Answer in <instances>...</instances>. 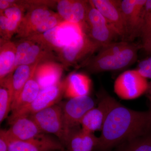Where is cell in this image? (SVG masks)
Listing matches in <instances>:
<instances>
[{"label": "cell", "mask_w": 151, "mask_h": 151, "mask_svg": "<svg viewBox=\"0 0 151 151\" xmlns=\"http://www.w3.org/2000/svg\"><path fill=\"white\" fill-rule=\"evenodd\" d=\"M151 130L150 111L131 110L116 101L107 116L95 149L108 150L124 141L148 134Z\"/></svg>", "instance_id": "1"}, {"label": "cell", "mask_w": 151, "mask_h": 151, "mask_svg": "<svg viewBox=\"0 0 151 151\" xmlns=\"http://www.w3.org/2000/svg\"><path fill=\"white\" fill-rule=\"evenodd\" d=\"M142 47V45L131 42H113L100 49L95 56L89 59L86 68L92 73L124 69L136 62L138 50Z\"/></svg>", "instance_id": "2"}, {"label": "cell", "mask_w": 151, "mask_h": 151, "mask_svg": "<svg viewBox=\"0 0 151 151\" xmlns=\"http://www.w3.org/2000/svg\"><path fill=\"white\" fill-rule=\"evenodd\" d=\"M61 107L64 134L63 146L71 133L79 129L83 117L95 107V104L92 97L87 95L69 99Z\"/></svg>", "instance_id": "3"}, {"label": "cell", "mask_w": 151, "mask_h": 151, "mask_svg": "<svg viewBox=\"0 0 151 151\" xmlns=\"http://www.w3.org/2000/svg\"><path fill=\"white\" fill-rule=\"evenodd\" d=\"M85 31L97 49L113 42L118 36L106 19L89 1Z\"/></svg>", "instance_id": "4"}, {"label": "cell", "mask_w": 151, "mask_h": 151, "mask_svg": "<svg viewBox=\"0 0 151 151\" xmlns=\"http://www.w3.org/2000/svg\"><path fill=\"white\" fill-rule=\"evenodd\" d=\"M148 87L147 78L136 69L126 70L120 74L114 83V90L121 99L131 100L147 92Z\"/></svg>", "instance_id": "5"}, {"label": "cell", "mask_w": 151, "mask_h": 151, "mask_svg": "<svg viewBox=\"0 0 151 151\" xmlns=\"http://www.w3.org/2000/svg\"><path fill=\"white\" fill-rule=\"evenodd\" d=\"M65 82L41 89L37 97L30 105L9 116V123L22 116H29L52 105H56L64 95Z\"/></svg>", "instance_id": "6"}, {"label": "cell", "mask_w": 151, "mask_h": 151, "mask_svg": "<svg viewBox=\"0 0 151 151\" xmlns=\"http://www.w3.org/2000/svg\"><path fill=\"white\" fill-rule=\"evenodd\" d=\"M29 116L44 133L54 135L63 145L64 134L60 105H52Z\"/></svg>", "instance_id": "7"}, {"label": "cell", "mask_w": 151, "mask_h": 151, "mask_svg": "<svg viewBox=\"0 0 151 151\" xmlns=\"http://www.w3.org/2000/svg\"><path fill=\"white\" fill-rule=\"evenodd\" d=\"M147 0H122L121 6L127 32V41L140 37L142 18Z\"/></svg>", "instance_id": "8"}, {"label": "cell", "mask_w": 151, "mask_h": 151, "mask_svg": "<svg viewBox=\"0 0 151 151\" xmlns=\"http://www.w3.org/2000/svg\"><path fill=\"white\" fill-rule=\"evenodd\" d=\"M97 48L84 32L64 47L58 53L60 61L66 66L79 62Z\"/></svg>", "instance_id": "9"}, {"label": "cell", "mask_w": 151, "mask_h": 151, "mask_svg": "<svg viewBox=\"0 0 151 151\" xmlns=\"http://www.w3.org/2000/svg\"><path fill=\"white\" fill-rule=\"evenodd\" d=\"M89 1L105 17L118 36L122 40L126 41L127 32L121 9V0H92Z\"/></svg>", "instance_id": "10"}, {"label": "cell", "mask_w": 151, "mask_h": 151, "mask_svg": "<svg viewBox=\"0 0 151 151\" xmlns=\"http://www.w3.org/2000/svg\"><path fill=\"white\" fill-rule=\"evenodd\" d=\"M116 101L109 95L103 96L98 105L88 111L83 117L80 124L81 129L91 133L101 131L108 113Z\"/></svg>", "instance_id": "11"}, {"label": "cell", "mask_w": 151, "mask_h": 151, "mask_svg": "<svg viewBox=\"0 0 151 151\" xmlns=\"http://www.w3.org/2000/svg\"><path fill=\"white\" fill-rule=\"evenodd\" d=\"M64 147L58 138L43 133L28 140L11 142L9 151H63Z\"/></svg>", "instance_id": "12"}, {"label": "cell", "mask_w": 151, "mask_h": 151, "mask_svg": "<svg viewBox=\"0 0 151 151\" xmlns=\"http://www.w3.org/2000/svg\"><path fill=\"white\" fill-rule=\"evenodd\" d=\"M56 3L58 14L63 20L85 27L89 1L61 0Z\"/></svg>", "instance_id": "13"}, {"label": "cell", "mask_w": 151, "mask_h": 151, "mask_svg": "<svg viewBox=\"0 0 151 151\" xmlns=\"http://www.w3.org/2000/svg\"><path fill=\"white\" fill-rule=\"evenodd\" d=\"M9 124L10 127L6 132L10 142L28 140L44 133L30 116L19 117Z\"/></svg>", "instance_id": "14"}, {"label": "cell", "mask_w": 151, "mask_h": 151, "mask_svg": "<svg viewBox=\"0 0 151 151\" xmlns=\"http://www.w3.org/2000/svg\"><path fill=\"white\" fill-rule=\"evenodd\" d=\"M47 5L46 3L42 2L29 7L17 31V37L22 39L27 38L36 27L55 13L48 9Z\"/></svg>", "instance_id": "15"}, {"label": "cell", "mask_w": 151, "mask_h": 151, "mask_svg": "<svg viewBox=\"0 0 151 151\" xmlns=\"http://www.w3.org/2000/svg\"><path fill=\"white\" fill-rule=\"evenodd\" d=\"M62 66L52 61L39 64L36 68L34 77L40 89L59 83L62 75Z\"/></svg>", "instance_id": "16"}, {"label": "cell", "mask_w": 151, "mask_h": 151, "mask_svg": "<svg viewBox=\"0 0 151 151\" xmlns=\"http://www.w3.org/2000/svg\"><path fill=\"white\" fill-rule=\"evenodd\" d=\"M64 82V96L66 98L70 99L89 95L92 81L86 74L73 72Z\"/></svg>", "instance_id": "17"}, {"label": "cell", "mask_w": 151, "mask_h": 151, "mask_svg": "<svg viewBox=\"0 0 151 151\" xmlns=\"http://www.w3.org/2000/svg\"><path fill=\"white\" fill-rule=\"evenodd\" d=\"M98 137L94 133L85 132L81 129L72 132L63 145L67 151H92L97 147Z\"/></svg>", "instance_id": "18"}, {"label": "cell", "mask_w": 151, "mask_h": 151, "mask_svg": "<svg viewBox=\"0 0 151 151\" xmlns=\"http://www.w3.org/2000/svg\"><path fill=\"white\" fill-rule=\"evenodd\" d=\"M38 63L19 65L5 78L8 82L13 97V102L17 98L27 81L34 73Z\"/></svg>", "instance_id": "19"}, {"label": "cell", "mask_w": 151, "mask_h": 151, "mask_svg": "<svg viewBox=\"0 0 151 151\" xmlns=\"http://www.w3.org/2000/svg\"><path fill=\"white\" fill-rule=\"evenodd\" d=\"M0 81L12 73L15 61L16 45L10 40L1 39Z\"/></svg>", "instance_id": "20"}, {"label": "cell", "mask_w": 151, "mask_h": 151, "mask_svg": "<svg viewBox=\"0 0 151 151\" xmlns=\"http://www.w3.org/2000/svg\"><path fill=\"white\" fill-rule=\"evenodd\" d=\"M34 73L24 85L18 97L13 102L12 113H16L30 105L37 97L41 89L35 78Z\"/></svg>", "instance_id": "21"}, {"label": "cell", "mask_w": 151, "mask_h": 151, "mask_svg": "<svg viewBox=\"0 0 151 151\" xmlns=\"http://www.w3.org/2000/svg\"><path fill=\"white\" fill-rule=\"evenodd\" d=\"M32 40V43L28 49L22 65H34L52 61L54 57L52 50L42 44Z\"/></svg>", "instance_id": "22"}, {"label": "cell", "mask_w": 151, "mask_h": 151, "mask_svg": "<svg viewBox=\"0 0 151 151\" xmlns=\"http://www.w3.org/2000/svg\"><path fill=\"white\" fill-rule=\"evenodd\" d=\"M12 6L6 9L3 14L8 19V34L9 39L10 40L12 36L17 33V31L24 16L26 8L21 2L9 1Z\"/></svg>", "instance_id": "23"}, {"label": "cell", "mask_w": 151, "mask_h": 151, "mask_svg": "<svg viewBox=\"0 0 151 151\" xmlns=\"http://www.w3.org/2000/svg\"><path fill=\"white\" fill-rule=\"evenodd\" d=\"M0 122L2 123L8 118L10 111L12 110L13 97L11 88L5 78L0 81Z\"/></svg>", "instance_id": "24"}, {"label": "cell", "mask_w": 151, "mask_h": 151, "mask_svg": "<svg viewBox=\"0 0 151 151\" xmlns=\"http://www.w3.org/2000/svg\"><path fill=\"white\" fill-rule=\"evenodd\" d=\"M63 21H65L59 16L58 14L55 13L44 20L43 21L36 27L30 33L27 37L46 32L57 26Z\"/></svg>", "instance_id": "25"}, {"label": "cell", "mask_w": 151, "mask_h": 151, "mask_svg": "<svg viewBox=\"0 0 151 151\" xmlns=\"http://www.w3.org/2000/svg\"><path fill=\"white\" fill-rule=\"evenodd\" d=\"M122 151H151V134H147L129 141Z\"/></svg>", "instance_id": "26"}, {"label": "cell", "mask_w": 151, "mask_h": 151, "mask_svg": "<svg viewBox=\"0 0 151 151\" xmlns=\"http://www.w3.org/2000/svg\"><path fill=\"white\" fill-rule=\"evenodd\" d=\"M33 41L29 38L22 39L16 45V55L14 65V71L19 65H21L25 55Z\"/></svg>", "instance_id": "27"}, {"label": "cell", "mask_w": 151, "mask_h": 151, "mask_svg": "<svg viewBox=\"0 0 151 151\" xmlns=\"http://www.w3.org/2000/svg\"><path fill=\"white\" fill-rule=\"evenodd\" d=\"M151 32V0H147L143 10L141 27V37Z\"/></svg>", "instance_id": "28"}, {"label": "cell", "mask_w": 151, "mask_h": 151, "mask_svg": "<svg viewBox=\"0 0 151 151\" xmlns=\"http://www.w3.org/2000/svg\"><path fill=\"white\" fill-rule=\"evenodd\" d=\"M137 69L146 78H151V57L141 61Z\"/></svg>", "instance_id": "29"}, {"label": "cell", "mask_w": 151, "mask_h": 151, "mask_svg": "<svg viewBox=\"0 0 151 151\" xmlns=\"http://www.w3.org/2000/svg\"><path fill=\"white\" fill-rule=\"evenodd\" d=\"M8 19L4 14L0 15V34L1 39L4 40H9L8 34Z\"/></svg>", "instance_id": "30"}, {"label": "cell", "mask_w": 151, "mask_h": 151, "mask_svg": "<svg viewBox=\"0 0 151 151\" xmlns=\"http://www.w3.org/2000/svg\"><path fill=\"white\" fill-rule=\"evenodd\" d=\"M10 142L6 134V130L0 131V151H9Z\"/></svg>", "instance_id": "31"}, {"label": "cell", "mask_w": 151, "mask_h": 151, "mask_svg": "<svg viewBox=\"0 0 151 151\" xmlns=\"http://www.w3.org/2000/svg\"><path fill=\"white\" fill-rule=\"evenodd\" d=\"M142 48L149 54H151V32L142 38Z\"/></svg>", "instance_id": "32"}, {"label": "cell", "mask_w": 151, "mask_h": 151, "mask_svg": "<svg viewBox=\"0 0 151 151\" xmlns=\"http://www.w3.org/2000/svg\"><path fill=\"white\" fill-rule=\"evenodd\" d=\"M12 4L9 0H0V13L3 14L7 9L12 6Z\"/></svg>", "instance_id": "33"}, {"label": "cell", "mask_w": 151, "mask_h": 151, "mask_svg": "<svg viewBox=\"0 0 151 151\" xmlns=\"http://www.w3.org/2000/svg\"><path fill=\"white\" fill-rule=\"evenodd\" d=\"M147 93L148 94L151 95V81L150 83H149V87L147 91Z\"/></svg>", "instance_id": "34"}, {"label": "cell", "mask_w": 151, "mask_h": 151, "mask_svg": "<svg viewBox=\"0 0 151 151\" xmlns=\"http://www.w3.org/2000/svg\"><path fill=\"white\" fill-rule=\"evenodd\" d=\"M147 96L148 98L149 101H150V111L151 114V95L148 94Z\"/></svg>", "instance_id": "35"}, {"label": "cell", "mask_w": 151, "mask_h": 151, "mask_svg": "<svg viewBox=\"0 0 151 151\" xmlns=\"http://www.w3.org/2000/svg\"></svg>", "instance_id": "36"}]
</instances>
